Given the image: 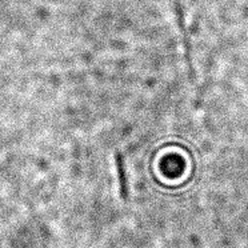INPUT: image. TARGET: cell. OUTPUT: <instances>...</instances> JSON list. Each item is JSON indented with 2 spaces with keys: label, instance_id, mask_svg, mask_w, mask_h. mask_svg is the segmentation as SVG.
<instances>
[{
  "label": "cell",
  "instance_id": "1",
  "mask_svg": "<svg viewBox=\"0 0 248 248\" xmlns=\"http://www.w3.org/2000/svg\"><path fill=\"white\" fill-rule=\"evenodd\" d=\"M116 170H118L119 184H120V195L123 199H127L128 195V186H127V178H125V170H124V160L120 154H116Z\"/></svg>",
  "mask_w": 248,
  "mask_h": 248
}]
</instances>
